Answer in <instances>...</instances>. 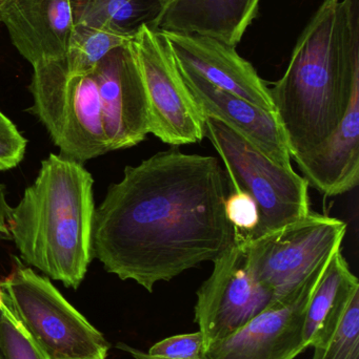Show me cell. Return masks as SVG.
<instances>
[{
    "label": "cell",
    "mask_w": 359,
    "mask_h": 359,
    "mask_svg": "<svg viewBox=\"0 0 359 359\" xmlns=\"http://www.w3.org/2000/svg\"><path fill=\"white\" fill-rule=\"evenodd\" d=\"M225 174L212 156L172 147L112 184L93 219V257L149 292L235 243L225 211Z\"/></svg>",
    "instance_id": "obj_1"
},
{
    "label": "cell",
    "mask_w": 359,
    "mask_h": 359,
    "mask_svg": "<svg viewBox=\"0 0 359 359\" xmlns=\"http://www.w3.org/2000/svg\"><path fill=\"white\" fill-rule=\"evenodd\" d=\"M270 92L297 163L330 137L359 93V0H322Z\"/></svg>",
    "instance_id": "obj_2"
},
{
    "label": "cell",
    "mask_w": 359,
    "mask_h": 359,
    "mask_svg": "<svg viewBox=\"0 0 359 359\" xmlns=\"http://www.w3.org/2000/svg\"><path fill=\"white\" fill-rule=\"evenodd\" d=\"M94 180L82 163L51 154L11 209L8 233L23 263L77 289L93 259Z\"/></svg>",
    "instance_id": "obj_3"
},
{
    "label": "cell",
    "mask_w": 359,
    "mask_h": 359,
    "mask_svg": "<svg viewBox=\"0 0 359 359\" xmlns=\"http://www.w3.org/2000/svg\"><path fill=\"white\" fill-rule=\"evenodd\" d=\"M94 69V67H93ZM93 69L73 71L65 59L33 67L30 111L48 130L60 155L79 163L109 153Z\"/></svg>",
    "instance_id": "obj_4"
},
{
    "label": "cell",
    "mask_w": 359,
    "mask_h": 359,
    "mask_svg": "<svg viewBox=\"0 0 359 359\" xmlns=\"http://www.w3.org/2000/svg\"><path fill=\"white\" fill-rule=\"evenodd\" d=\"M4 299L51 359H107L109 341L46 276L16 259L0 282Z\"/></svg>",
    "instance_id": "obj_5"
},
{
    "label": "cell",
    "mask_w": 359,
    "mask_h": 359,
    "mask_svg": "<svg viewBox=\"0 0 359 359\" xmlns=\"http://www.w3.org/2000/svg\"><path fill=\"white\" fill-rule=\"evenodd\" d=\"M206 137L225 164L232 190L247 192L256 203L259 223L246 241L280 229L311 212L309 184L294 170L272 161L213 118L206 117Z\"/></svg>",
    "instance_id": "obj_6"
},
{
    "label": "cell",
    "mask_w": 359,
    "mask_h": 359,
    "mask_svg": "<svg viewBox=\"0 0 359 359\" xmlns=\"http://www.w3.org/2000/svg\"><path fill=\"white\" fill-rule=\"evenodd\" d=\"M346 232V222L311 211L254 240L235 241L251 273L271 293L274 303L294 294L324 259L341 250Z\"/></svg>",
    "instance_id": "obj_7"
},
{
    "label": "cell",
    "mask_w": 359,
    "mask_h": 359,
    "mask_svg": "<svg viewBox=\"0 0 359 359\" xmlns=\"http://www.w3.org/2000/svg\"><path fill=\"white\" fill-rule=\"evenodd\" d=\"M129 46L147 95L151 134L171 147L200 142L206 137V117L162 32L143 25Z\"/></svg>",
    "instance_id": "obj_8"
},
{
    "label": "cell",
    "mask_w": 359,
    "mask_h": 359,
    "mask_svg": "<svg viewBox=\"0 0 359 359\" xmlns=\"http://www.w3.org/2000/svg\"><path fill=\"white\" fill-rule=\"evenodd\" d=\"M194 322L206 348L235 333L273 303L271 293L249 270L237 242L213 261V270L196 292Z\"/></svg>",
    "instance_id": "obj_9"
},
{
    "label": "cell",
    "mask_w": 359,
    "mask_h": 359,
    "mask_svg": "<svg viewBox=\"0 0 359 359\" xmlns=\"http://www.w3.org/2000/svg\"><path fill=\"white\" fill-rule=\"evenodd\" d=\"M332 255L289 299L274 302L242 329L208 346L204 359H295L303 353L308 302Z\"/></svg>",
    "instance_id": "obj_10"
},
{
    "label": "cell",
    "mask_w": 359,
    "mask_h": 359,
    "mask_svg": "<svg viewBox=\"0 0 359 359\" xmlns=\"http://www.w3.org/2000/svg\"><path fill=\"white\" fill-rule=\"evenodd\" d=\"M93 72L109 151L136 147L151 134V126L147 95L129 43L109 53Z\"/></svg>",
    "instance_id": "obj_11"
},
{
    "label": "cell",
    "mask_w": 359,
    "mask_h": 359,
    "mask_svg": "<svg viewBox=\"0 0 359 359\" xmlns=\"http://www.w3.org/2000/svg\"><path fill=\"white\" fill-rule=\"evenodd\" d=\"M177 62L213 86L275 114L270 88L234 46L200 34L160 31Z\"/></svg>",
    "instance_id": "obj_12"
},
{
    "label": "cell",
    "mask_w": 359,
    "mask_h": 359,
    "mask_svg": "<svg viewBox=\"0 0 359 359\" xmlns=\"http://www.w3.org/2000/svg\"><path fill=\"white\" fill-rule=\"evenodd\" d=\"M177 65L204 117L218 120L252 143L272 161L293 170L286 137L275 114L213 86L179 62Z\"/></svg>",
    "instance_id": "obj_13"
},
{
    "label": "cell",
    "mask_w": 359,
    "mask_h": 359,
    "mask_svg": "<svg viewBox=\"0 0 359 359\" xmlns=\"http://www.w3.org/2000/svg\"><path fill=\"white\" fill-rule=\"evenodd\" d=\"M0 22L33 67L63 58L75 29L70 0H8Z\"/></svg>",
    "instance_id": "obj_14"
},
{
    "label": "cell",
    "mask_w": 359,
    "mask_h": 359,
    "mask_svg": "<svg viewBox=\"0 0 359 359\" xmlns=\"http://www.w3.org/2000/svg\"><path fill=\"white\" fill-rule=\"evenodd\" d=\"M297 165L309 186L326 196H341L358 185L359 93L334 132Z\"/></svg>",
    "instance_id": "obj_15"
},
{
    "label": "cell",
    "mask_w": 359,
    "mask_h": 359,
    "mask_svg": "<svg viewBox=\"0 0 359 359\" xmlns=\"http://www.w3.org/2000/svg\"><path fill=\"white\" fill-rule=\"evenodd\" d=\"M261 0H175L154 29L200 34L236 48L259 14Z\"/></svg>",
    "instance_id": "obj_16"
},
{
    "label": "cell",
    "mask_w": 359,
    "mask_h": 359,
    "mask_svg": "<svg viewBox=\"0 0 359 359\" xmlns=\"http://www.w3.org/2000/svg\"><path fill=\"white\" fill-rule=\"evenodd\" d=\"M358 291L359 280L341 249L332 255L310 295L303 320L306 348L322 347L330 341Z\"/></svg>",
    "instance_id": "obj_17"
},
{
    "label": "cell",
    "mask_w": 359,
    "mask_h": 359,
    "mask_svg": "<svg viewBox=\"0 0 359 359\" xmlns=\"http://www.w3.org/2000/svg\"><path fill=\"white\" fill-rule=\"evenodd\" d=\"M75 27L107 29L132 37L143 25L154 29L160 0H70Z\"/></svg>",
    "instance_id": "obj_18"
},
{
    "label": "cell",
    "mask_w": 359,
    "mask_h": 359,
    "mask_svg": "<svg viewBox=\"0 0 359 359\" xmlns=\"http://www.w3.org/2000/svg\"><path fill=\"white\" fill-rule=\"evenodd\" d=\"M131 38L107 29L75 27L63 59L73 71H90L112 50L128 44Z\"/></svg>",
    "instance_id": "obj_19"
},
{
    "label": "cell",
    "mask_w": 359,
    "mask_h": 359,
    "mask_svg": "<svg viewBox=\"0 0 359 359\" xmlns=\"http://www.w3.org/2000/svg\"><path fill=\"white\" fill-rule=\"evenodd\" d=\"M0 358L51 359L4 302L0 310Z\"/></svg>",
    "instance_id": "obj_20"
},
{
    "label": "cell",
    "mask_w": 359,
    "mask_h": 359,
    "mask_svg": "<svg viewBox=\"0 0 359 359\" xmlns=\"http://www.w3.org/2000/svg\"><path fill=\"white\" fill-rule=\"evenodd\" d=\"M311 359H359V291L352 297L330 341L314 348Z\"/></svg>",
    "instance_id": "obj_21"
},
{
    "label": "cell",
    "mask_w": 359,
    "mask_h": 359,
    "mask_svg": "<svg viewBox=\"0 0 359 359\" xmlns=\"http://www.w3.org/2000/svg\"><path fill=\"white\" fill-rule=\"evenodd\" d=\"M225 211L235 230V240H248L259 223V208L255 201L247 192L232 190L226 196Z\"/></svg>",
    "instance_id": "obj_22"
},
{
    "label": "cell",
    "mask_w": 359,
    "mask_h": 359,
    "mask_svg": "<svg viewBox=\"0 0 359 359\" xmlns=\"http://www.w3.org/2000/svg\"><path fill=\"white\" fill-rule=\"evenodd\" d=\"M206 341L200 330L187 334L173 335L154 344L149 355L162 359H204Z\"/></svg>",
    "instance_id": "obj_23"
},
{
    "label": "cell",
    "mask_w": 359,
    "mask_h": 359,
    "mask_svg": "<svg viewBox=\"0 0 359 359\" xmlns=\"http://www.w3.org/2000/svg\"><path fill=\"white\" fill-rule=\"evenodd\" d=\"M27 140L0 111V172L16 168L25 157Z\"/></svg>",
    "instance_id": "obj_24"
},
{
    "label": "cell",
    "mask_w": 359,
    "mask_h": 359,
    "mask_svg": "<svg viewBox=\"0 0 359 359\" xmlns=\"http://www.w3.org/2000/svg\"><path fill=\"white\" fill-rule=\"evenodd\" d=\"M10 205L6 203L4 186L0 184V236H8V221L10 219Z\"/></svg>",
    "instance_id": "obj_25"
},
{
    "label": "cell",
    "mask_w": 359,
    "mask_h": 359,
    "mask_svg": "<svg viewBox=\"0 0 359 359\" xmlns=\"http://www.w3.org/2000/svg\"><path fill=\"white\" fill-rule=\"evenodd\" d=\"M117 348L118 349L122 350V351L130 354V355L135 359H162L149 355L147 352H143L141 351V350L135 349V348L131 347V346H128L126 344L119 343L117 345Z\"/></svg>",
    "instance_id": "obj_26"
},
{
    "label": "cell",
    "mask_w": 359,
    "mask_h": 359,
    "mask_svg": "<svg viewBox=\"0 0 359 359\" xmlns=\"http://www.w3.org/2000/svg\"><path fill=\"white\" fill-rule=\"evenodd\" d=\"M175 0H160V2H162V11L164 10V8H167V6H170L171 4H173Z\"/></svg>",
    "instance_id": "obj_27"
},
{
    "label": "cell",
    "mask_w": 359,
    "mask_h": 359,
    "mask_svg": "<svg viewBox=\"0 0 359 359\" xmlns=\"http://www.w3.org/2000/svg\"><path fill=\"white\" fill-rule=\"evenodd\" d=\"M2 306H4V294H2V290L0 288V310H1Z\"/></svg>",
    "instance_id": "obj_28"
},
{
    "label": "cell",
    "mask_w": 359,
    "mask_h": 359,
    "mask_svg": "<svg viewBox=\"0 0 359 359\" xmlns=\"http://www.w3.org/2000/svg\"><path fill=\"white\" fill-rule=\"evenodd\" d=\"M8 0H0V8H2V6H4V4H6V2H8Z\"/></svg>",
    "instance_id": "obj_29"
},
{
    "label": "cell",
    "mask_w": 359,
    "mask_h": 359,
    "mask_svg": "<svg viewBox=\"0 0 359 359\" xmlns=\"http://www.w3.org/2000/svg\"><path fill=\"white\" fill-rule=\"evenodd\" d=\"M0 359H1V358H0Z\"/></svg>",
    "instance_id": "obj_30"
}]
</instances>
